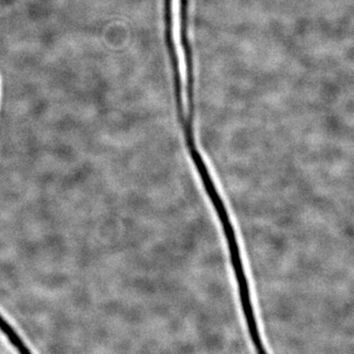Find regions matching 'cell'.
I'll use <instances>...</instances> for the list:
<instances>
[{
	"instance_id": "cell-1",
	"label": "cell",
	"mask_w": 354,
	"mask_h": 354,
	"mask_svg": "<svg viewBox=\"0 0 354 354\" xmlns=\"http://www.w3.org/2000/svg\"><path fill=\"white\" fill-rule=\"evenodd\" d=\"M165 41L174 72L179 121L193 120V70L187 0H165Z\"/></svg>"
}]
</instances>
